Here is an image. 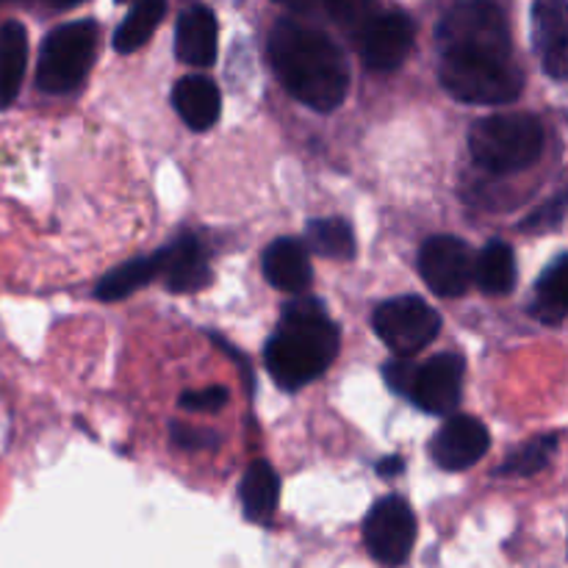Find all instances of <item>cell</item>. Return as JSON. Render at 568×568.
<instances>
[{
  "instance_id": "6da1fadb",
  "label": "cell",
  "mask_w": 568,
  "mask_h": 568,
  "mask_svg": "<svg viewBox=\"0 0 568 568\" xmlns=\"http://www.w3.org/2000/svg\"><path fill=\"white\" fill-rule=\"evenodd\" d=\"M270 59L294 100L314 111H336L349 92L342 48L316 28L281 20L270 33Z\"/></svg>"
},
{
  "instance_id": "7a4b0ae2",
  "label": "cell",
  "mask_w": 568,
  "mask_h": 568,
  "mask_svg": "<svg viewBox=\"0 0 568 568\" xmlns=\"http://www.w3.org/2000/svg\"><path fill=\"white\" fill-rule=\"evenodd\" d=\"M336 355L338 327L314 297L294 300L283 308L277 333L264 349L272 381L286 392H297L325 375Z\"/></svg>"
},
{
  "instance_id": "3957f363",
  "label": "cell",
  "mask_w": 568,
  "mask_h": 568,
  "mask_svg": "<svg viewBox=\"0 0 568 568\" xmlns=\"http://www.w3.org/2000/svg\"><path fill=\"white\" fill-rule=\"evenodd\" d=\"M436 48L438 61H514L508 20L488 0L453 6L436 28Z\"/></svg>"
},
{
  "instance_id": "277c9868",
  "label": "cell",
  "mask_w": 568,
  "mask_h": 568,
  "mask_svg": "<svg viewBox=\"0 0 568 568\" xmlns=\"http://www.w3.org/2000/svg\"><path fill=\"white\" fill-rule=\"evenodd\" d=\"M471 159L488 172H521L541 159L544 125L538 116L514 111L477 120L469 131Z\"/></svg>"
},
{
  "instance_id": "5b68a950",
  "label": "cell",
  "mask_w": 568,
  "mask_h": 568,
  "mask_svg": "<svg viewBox=\"0 0 568 568\" xmlns=\"http://www.w3.org/2000/svg\"><path fill=\"white\" fill-rule=\"evenodd\" d=\"M98 53V22L78 20L48 33L39 53L37 87L48 94L78 89Z\"/></svg>"
},
{
  "instance_id": "8992f818",
  "label": "cell",
  "mask_w": 568,
  "mask_h": 568,
  "mask_svg": "<svg viewBox=\"0 0 568 568\" xmlns=\"http://www.w3.org/2000/svg\"><path fill=\"white\" fill-rule=\"evenodd\" d=\"M438 78L455 100L477 105L514 103L525 89L516 61H438Z\"/></svg>"
},
{
  "instance_id": "52a82bcc",
  "label": "cell",
  "mask_w": 568,
  "mask_h": 568,
  "mask_svg": "<svg viewBox=\"0 0 568 568\" xmlns=\"http://www.w3.org/2000/svg\"><path fill=\"white\" fill-rule=\"evenodd\" d=\"M372 327L392 353L414 358L442 333V316L425 300L408 294V297L386 300L372 314Z\"/></svg>"
},
{
  "instance_id": "ba28073f",
  "label": "cell",
  "mask_w": 568,
  "mask_h": 568,
  "mask_svg": "<svg viewBox=\"0 0 568 568\" xmlns=\"http://www.w3.org/2000/svg\"><path fill=\"white\" fill-rule=\"evenodd\" d=\"M416 544V516L408 499L388 494L377 499L364 519V547L369 558L383 568L408 564Z\"/></svg>"
},
{
  "instance_id": "9c48e42d",
  "label": "cell",
  "mask_w": 568,
  "mask_h": 568,
  "mask_svg": "<svg viewBox=\"0 0 568 568\" xmlns=\"http://www.w3.org/2000/svg\"><path fill=\"white\" fill-rule=\"evenodd\" d=\"M358 53L369 70H397L408 59L416 39V26L405 11H383L372 14L358 28Z\"/></svg>"
},
{
  "instance_id": "30bf717a",
  "label": "cell",
  "mask_w": 568,
  "mask_h": 568,
  "mask_svg": "<svg viewBox=\"0 0 568 568\" xmlns=\"http://www.w3.org/2000/svg\"><path fill=\"white\" fill-rule=\"evenodd\" d=\"M419 272L433 294L460 297L471 286L475 258L464 239L433 236L419 250Z\"/></svg>"
},
{
  "instance_id": "8fae6325",
  "label": "cell",
  "mask_w": 568,
  "mask_h": 568,
  "mask_svg": "<svg viewBox=\"0 0 568 568\" xmlns=\"http://www.w3.org/2000/svg\"><path fill=\"white\" fill-rule=\"evenodd\" d=\"M464 358L458 353H442L427 364L416 366L410 394L416 408L433 416H449L458 410L464 397Z\"/></svg>"
},
{
  "instance_id": "7c38bea8",
  "label": "cell",
  "mask_w": 568,
  "mask_h": 568,
  "mask_svg": "<svg viewBox=\"0 0 568 568\" xmlns=\"http://www.w3.org/2000/svg\"><path fill=\"white\" fill-rule=\"evenodd\" d=\"M488 447H491V436L483 422H477L475 416L449 414L442 430L433 436L430 455L444 471H464L486 458Z\"/></svg>"
},
{
  "instance_id": "4fadbf2b",
  "label": "cell",
  "mask_w": 568,
  "mask_h": 568,
  "mask_svg": "<svg viewBox=\"0 0 568 568\" xmlns=\"http://www.w3.org/2000/svg\"><path fill=\"white\" fill-rule=\"evenodd\" d=\"M532 48L547 75L566 81L568 75V9L566 0L532 3Z\"/></svg>"
},
{
  "instance_id": "5bb4252c",
  "label": "cell",
  "mask_w": 568,
  "mask_h": 568,
  "mask_svg": "<svg viewBox=\"0 0 568 568\" xmlns=\"http://www.w3.org/2000/svg\"><path fill=\"white\" fill-rule=\"evenodd\" d=\"M161 253H164L161 275H164L170 292H200V288L211 281L209 255H205L203 244L194 236H181L178 242H172L170 247L161 250Z\"/></svg>"
},
{
  "instance_id": "9a60e30c",
  "label": "cell",
  "mask_w": 568,
  "mask_h": 568,
  "mask_svg": "<svg viewBox=\"0 0 568 568\" xmlns=\"http://www.w3.org/2000/svg\"><path fill=\"white\" fill-rule=\"evenodd\" d=\"M216 26L214 11L205 6H192L181 14L175 28V55L183 64L192 67H211L216 59Z\"/></svg>"
},
{
  "instance_id": "2e32d148",
  "label": "cell",
  "mask_w": 568,
  "mask_h": 568,
  "mask_svg": "<svg viewBox=\"0 0 568 568\" xmlns=\"http://www.w3.org/2000/svg\"><path fill=\"white\" fill-rule=\"evenodd\" d=\"M264 275L281 292L303 294L311 286V277H314L308 247L297 239L272 242L264 253Z\"/></svg>"
},
{
  "instance_id": "e0dca14e",
  "label": "cell",
  "mask_w": 568,
  "mask_h": 568,
  "mask_svg": "<svg viewBox=\"0 0 568 568\" xmlns=\"http://www.w3.org/2000/svg\"><path fill=\"white\" fill-rule=\"evenodd\" d=\"M172 105H175L178 116L186 122L192 131H209L214 122L220 120L222 111V94L211 78L189 75L181 78L172 89Z\"/></svg>"
},
{
  "instance_id": "ac0fdd59",
  "label": "cell",
  "mask_w": 568,
  "mask_h": 568,
  "mask_svg": "<svg viewBox=\"0 0 568 568\" xmlns=\"http://www.w3.org/2000/svg\"><path fill=\"white\" fill-rule=\"evenodd\" d=\"M239 499L247 521L253 525H272L281 499V477L266 460H253L250 469L244 471L242 486H239Z\"/></svg>"
},
{
  "instance_id": "d6986e66",
  "label": "cell",
  "mask_w": 568,
  "mask_h": 568,
  "mask_svg": "<svg viewBox=\"0 0 568 568\" xmlns=\"http://www.w3.org/2000/svg\"><path fill=\"white\" fill-rule=\"evenodd\" d=\"M28 67V31L22 22L9 20L0 28V109H9L20 94Z\"/></svg>"
},
{
  "instance_id": "ffe728a7",
  "label": "cell",
  "mask_w": 568,
  "mask_h": 568,
  "mask_svg": "<svg viewBox=\"0 0 568 568\" xmlns=\"http://www.w3.org/2000/svg\"><path fill=\"white\" fill-rule=\"evenodd\" d=\"M161 264H164V253L161 250L153 255L128 261V264L116 266L109 275L100 277L98 288H94V297L103 300V303H116V300L131 297L133 292H139V288H144L161 275Z\"/></svg>"
},
{
  "instance_id": "44dd1931",
  "label": "cell",
  "mask_w": 568,
  "mask_h": 568,
  "mask_svg": "<svg viewBox=\"0 0 568 568\" xmlns=\"http://www.w3.org/2000/svg\"><path fill=\"white\" fill-rule=\"evenodd\" d=\"M471 281L480 286V292L499 297V294H508L516 283V255L514 247L499 239L488 242L480 250L475 261V272H471Z\"/></svg>"
},
{
  "instance_id": "7402d4cb",
  "label": "cell",
  "mask_w": 568,
  "mask_h": 568,
  "mask_svg": "<svg viewBox=\"0 0 568 568\" xmlns=\"http://www.w3.org/2000/svg\"><path fill=\"white\" fill-rule=\"evenodd\" d=\"M566 275H568V255H558L538 277L536 297H532L530 314L547 327H560L566 322L568 300H566Z\"/></svg>"
},
{
  "instance_id": "603a6c76",
  "label": "cell",
  "mask_w": 568,
  "mask_h": 568,
  "mask_svg": "<svg viewBox=\"0 0 568 568\" xmlns=\"http://www.w3.org/2000/svg\"><path fill=\"white\" fill-rule=\"evenodd\" d=\"M164 11L166 0H136L114 33L116 53H133L142 44H148V39L153 37L155 28L164 20Z\"/></svg>"
},
{
  "instance_id": "cb8c5ba5",
  "label": "cell",
  "mask_w": 568,
  "mask_h": 568,
  "mask_svg": "<svg viewBox=\"0 0 568 568\" xmlns=\"http://www.w3.org/2000/svg\"><path fill=\"white\" fill-rule=\"evenodd\" d=\"M308 247L325 258L349 261L355 255V233L342 216H322L308 222Z\"/></svg>"
},
{
  "instance_id": "d4e9b609",
  "label": "cell",
  "mask_w": 568,
  "mask_h": 568,
  "mask_svg": "<svg viewBox=\"0 0 568 568\" xmlns=\"http://www.w3.org/2000/svg\"><path fill=\"white\" fill-rule=\"evenodd\" d=\"M558 453V436H541L527 447L516 449L508 460L497 469L499 477H532L547 469L552 455Z\"/></svg>"
},
{
  "instance_id": "484cf974",
  "label": "cell",
  "mask_w": 568,
  "mask_h": 568,
  "mask_svg": "<svg viewBox=\"0 0 568 568\" xmlns=\"http://www.w3.org/2000/svg\"><path fill=\"white\" fill-rule=\"evenodd\" d=\"M320 3L325 6L327 17L333 22H338L342 28H349V31H358L372 17L375 0H320Z\"/></svg>"
},
{
  "instance_id": "4316f807",
  "label": "cell",
  "mask_w": 568,
  "mask_h": 568,
  "mask_svg": "<svg viewBox=\"0 0 568 568\" xmlns=\"http://www.w3.org/2000/svg\"><path fill=\"white\" fill-rule=\"evenodd\" d=\"M231 394L225 386H209L200 392H186L181 397V408L192 410V414H220L227 405Z\"/></svg>"
},
{
  "instance_id": "83f0119b",
  "label": "cell",
  "mask_w": 568,
  "mask_h": 568,
  "mask_svg": "<svg viewBox=\"0 0 568 568\" xmlns=\"http://www.w3.org/2000/svg\"><path fill=\"white\" fill-rule=\"evenodd\" d=\"M170 438L178 444V447L183 449H192V453H200V449H214L216 447V433L211 430H200V427H192V425H181V422H175V425H170Z\"/></svg>"
},
{
  "instance_id": "f1b7e54d",
  "label": "cell",
  "mask_w": 568,
  "mask_h": 568,
  "mask_svg": "<svg viewBox=\"0 0 568 568\" xmlns=\"http://www.w3.org/2000/svg\"><path fill=\"white\" fill-rule=\"evenodd\" d=\"M564 214H566V197L564 194H558L552 203H547L544 209H538L536 214H530V220H527L521 227H525V231H552V227H558L560 222H564Z\"/></svg>"
},
{
  "instance_id": "f546056e",
  "label": "cell",
  "mask_w": 568,
  "mask_h": 568,
  "mask_svg": "<svg viewBox=\"0 0 568 568\" xmlns=\"http://www.w3.org/2000/svg\"><path fill=\"white\" fill-rule=\"evenodd\" d=\"M383 375H386V383L394 388V392L408 397L410 383H414V375H416V366H414V361H408L399 355V361H388V364L383 366Z\"/></svg>"
},
{
  "instance_id": "4dcf8cb0",
  "label": "cell",
  "mask_w": 568,
  "mask_h": 568,
  "mask_svg": "<svg viewBox=\"0 0 568 568\" xmlns=\"http://www.w3.org/2000/svg\"><path fill=\"white\" fill-rule=\"evenodd\" d=\"M377 471H381L383 477L399 475V471H403V460H399V458H386V460H383L381 469H377Z\"/></svg>"
},
{
  "instance_id": "1f68e13d",
  "label": "cell",
  "mask_w": 568,
  "mask_h": 568,
  "mask_svg": "<svg viewBox=\"0 0 568 568\" xmlns=\"http://www.w3.org/2000/svg\"><path fill=\"white\" fill-rule=\"evenodd\" d=\"M275 3L288 6V9H294V11H311L316 3H320V0H275Z\"/></svg>"
},
{
  "instance_id": "d6a6232c",
  "label": "cell",
  "mask_w": 568,
  "mask_h": 568,
  "mask_svg": "<svg viewBox=\"0 0 568 568\" xmlns=\"http://www.w3.org/2000/svg\"><path fill=\"white\" fill-rule=\"evenodd\" d=\"M53 6H59V9H70V6H78L83 3V0H50Z\"/></svg>"
},
{
  "instance_id": "836d02e7",
  "label": "cell",
  "mask_w": 568,
  "mask_h": 568,
  "mask_svg": "<svg viewBox=\"0 0 568 568\" xmlns=\"http://www.w3.org/2000/svg\"><path fill=\"white\" fill-rule=\"evenodd\" d=\"M116 3H128V0H116Z\"/></svg>"
}]
</instances>
